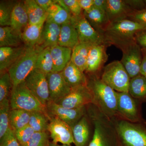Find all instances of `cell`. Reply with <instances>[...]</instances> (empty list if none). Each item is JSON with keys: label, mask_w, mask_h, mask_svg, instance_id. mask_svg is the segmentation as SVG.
I'll return each mask as SVG.
<instances>
[{"label": "cell", "mask_w": 146, "mask_h": 146, "mask_svg": "<svg viewBox=\"0 0 146 146\" xmlns=\"http://www.w3.org/2000/svg\"><path fill=\"white\" fill-rule=\"evenodd\" d=\"M87 78V86L93 96L92 104L108 119L117 117V94L96 74Z\"/></svg>", "instance_id": "obj_1"}, {"label": "cell", "mask_w": 146, "mask_h": 146, "mask_svg": "<svg viewBox=\"0 0 146 146\" xmlns=\"http://www.w3.org/2000/svg\"><path fill=\"white\" fill-rule=\"evenodd\" d=\"M146 29L141 24L129 19H124L110 23L103 33L107 44L117 47L136 41V33Z\"/></svg>", "instance_id": "obj_2"}, {"label": "cell", "mask_w": 146, "mask_h": 146, "mask_svg": "<svg viewBox=\"0 0 146 146\" xmlns=\"http://www.w3.org/2000/svg\"><path fill=\"white\" fill-rule=\"evenodd\" d=\"M88 112L94 127L93 138L88 146H112L113 141L118 136L112 120L94 105Z\"/></svg>", "instance_id": "obj_3"}, {"label": "cell", "mask_w": 146, "mask_h": 146, "mask_svg": "<svg viewBox=\"0 0 146 146\" xmlns=\"http://www.w3.org/2000/svg\"><path fill=\"white\" fill-rule=\"evenodd\" d=\"M119 140L125 146H146V121H128L117 117L112 119Z\"/></svg>", "instance_id": "obj_4"}, {"label": "cell", "mask_w": 146, "mask_h": 146, "mask_svg": "<svg viewBox=\"0 0 146 146\" xmlns=\"http://www.w3.org/2000/svg\"><path fill=\"white\" fill-rule=\"evenodd\" d=\"M43 49L38 45L33 46H27L23 54L7 70L13 86L25 81L28 76L35 69L38 55Z\"/></svg>", "instance_id": "obj_5"}, {"label": "cell", "mask_w": 146, "mask_h": 146, "mask_svg": "<svg viewBox=\"0 0 146 146\" xmlns=\"http://www.w3.org/2000/svg\"><path fill=\"white\" fill-rule=\"evenodd\" d=\"M11 109H20L30 112L39 111L47 114L46 108L34 96L25 81L13 86L10 95Z\"/></svg>", "instance_id": "obj_6"}, {"label": "cell", "mask_w": 146, "mask_h": 146, "mask_svg": "<svg viewBox=\"0 0 146 146\" xmlns=\"http://www.w3.org/2000/svg\"><path fill=\"white\" fill-rule=\"evenodd\" d=\"M101 78L117 92L128 93L131 78L121 61L115 60L108 64Z\"/></svg>", "instance_id": "obj_7"}, {"label": "cell", "mask_w": 146, "mask_h": 146, "mask_svg": "<svg viewBox=\"0 0 146 146\" xmlns=\"http://www.w3.org/2000/svg\"><path fill=\"white\" fill-rule=\"evenodd\" d=\"M117 94L116 117L133 123L138 122L144 119L141 112L142 102L134 99L129 93L117 92Z\"/></svg>", "instance_id": "obj_8"}, {"label": "cell", "mask_w": 146, "mask_h": 146, "mask_svg": "<svg viewBox=\"0 0 146 146\" xmlns=\"http://www.w3.org/2000/svg\"><path fill=\"white\" fill-rule=\"evenodd\" d=\"M123 56L121 62L131 78L140 74L143 54L141 47L136 41L124 44L118 47Z\"/></svg>", "instance_id": "obj_9"}, {"label": "cell", "mask_w": 146, "mask_h": 146, "mask_svg": "<svg viewBox=\"0 0 146 146\" xmlns=\"http://www.w3.org/2000/svg\"><path fill=\"white\" fill-rule=\"evenodd\" d=\"M25 82L32 94L46 107L50 101L46 74L42 71L35 69L28 76Z\"/></svg>", "instance_id": "obj_10"}, {"label": "cell", "mask_w": 146, "mask_h": 146, "mask_svg": "<svg viewBox=\"0 0 146 146\" xmlns=\"http://www.w3.org/2000/svg\"><path fill=\"white\" fill-rule=\"evenodd\" d=\"M46 108L47 115L49 118L59 119L72 128L86 115V106L69 109L51 101L48 102Z\"/></svg>", "instance_id": "obj_11"}, {"label": "cell", "mask_w": 146, "mask_h": 146, "mask_svg": "<svg viewBox=\"0 0 146 146\" xmlns=\"http://www.w3.org/2000/svg\"><path fill=\"white\" fill-rule=\"evenodd\" d=\"M71 23L77 32L80 43H90L94 45L107 44L103 35L92 27L83 13L79 16H72Z\"/></svg>", "instance_id": "obj_12"}, {"label": "cell", "mask_w": 146, "mask_h": 146, "mask_svg": "<svg viewBox=\"0 0 146 146\" xmlns=\"http://www.w3.org/2000/svg\"><path fill=\"white\" fill-rule=\"evenodd\" d=\"M93 96L87 85L72 88L70 92L56 103L69 109H74L92 104Z\"/></svg>", "instance_id": "obj_13"}, {"label": "cell", "mask_w": 146, "mask_h": 146, "mask_svg": "<svg viewBox=\"0 0 146 146\" xmlns=\"http://www.w3.org/2000/svg\"><path fill=\"white\" fill-rule=\"evenodd\" d=\"M48 131L54 143H60L69 145L74 143L72 127L59 119L49 118Z\"/></svg>", "instance_id": "obj_14"}, {"label": "cell", "mask_w": 146, "mask_h": 146, "mask_svg": "<svg viewBox=\"0 0 146 146\" xmlns=\"http://www.w3.org/2000/svg\"><path fill=\"white\" fill-rule=\"evenodd\" d=\"M49 92V101L56 103L66 96L71 90L63 78L61 72L47 74Z\"/></svg>", "instance_id": "obj_15"}, {"label": "cell", "mask_w": 146, "mask_h": 146, "mask_svg": "<svg viewBox=\"0 0 146 146\" xmlns=\"http://www.w3.org/2000/svg\"><path fill=\"white\" fill-rule=\"evenodd\" d=\"M106 44L94 45L89 50L85 72L90 74H96L101 69L108 58Z\"/></svg>", "instance_id": "obj_16"}, {"label": "cell", "mask_w": 146, "mask_h": 146, "mask_svg": "<svg viewBox=\"0 0 146 146\" xmlns=\"http://www.w3.org/2000/svg\"><path fill=\"white\" fill-rule=\"evenodd\" d=\"M133 11L124 0H106V13L110 23L127 18Z\"/></svg>", "instance_id": "obj_17"}, {"label": "cell", "mask_w": 146, "mask_h": 146, "mask_svg": "<svg viewBox=\"0 0 146 146\" xmlns=\"http://www.w3.org/2000/svg\"><path fill=\"white\" fill-rule=\"evenodd\" d=\"M60 27L58 24L46 21L37 45L43 49L58 45Z\"/></svg>", "instance_id": "obj_18"}, {"label": "cell", "mask_w": 146, "mask_h": 146, "mask_svg": "<svg viewBox=\"0 0 146 146\" xmlns=\"http://www.w3.org/2000/svg\"><path fill=\"white\" fill-rule=\"evenodd\" d=\"M24 45L17 47H2L0 48V71L1 74L8 70L26 48Z\"/></svg>", "instance_id": "obj_19"}, {"label": "cell", "mask_w": 146, "mask_h": 146, "mask_svg": "<svg viewBox=\"0 0 146 146\" xmlns=\"http://www.w3.org/2000/svg\"><path fill=\"white\" fill-rule=\"evenodd\" d=\"M61 72L65 81L71 89L87 84V78L84 72L71 60Z\"/></svg>", "instance_id": "obj_20"}, {"label": "cell", "mask_w": 146, "mask_h": 146, "mask_svg": "<svg viewBox=\"0 0 146 146\" xmlns=\"http://www.w3.org/2000/svg\"><path fill=\"white\" fill-rule=\"evenodd\" d=\"M29 23L28 16L24 1L17 2L12 11L10 27L21 35Z\"/></svg>", "instance_id": "obj_21"}, {"label": "cell", "mask_w": 146, "mask_h": 146, "mask_svg": "<svg viewBox=\"0 0 146 146\" xmlns=\"http://www.w3.org/2000/svg\"><path fill=\"white\" fill-rule=\"evenodd\" d=\"M72 50L58 45L50 47L53 67L52 72H61L71 60Z\"/></svg>", "instance_id": "obj_22"}, {"label": "cell", "mask_w": 146, "mask_h": 146, "mask_svg": "<svg viewBox=\"0 0 146 146\" xmlns=\"http://www.w3.org/2000/svg\"><path fill=\"white\" fill-rule=\"evenodd\" d=\"M83 14L90 25L97 31L103 35L104 33L110 24L106 13L94 7Z\"/></svg>", "instance_id": "obj_23"}, {"label": "cell", "mask_w": 146, "mask_h": 146, "mask_svg": "<svg viewBox=\"0 0 146 146\" xmlns=\"http://www.w3.org/2000/svg\"><path fill=\"white\" fill-rule=\"evenodd\" d=\"M79 43L77 32L71 22L61 25L58 45L72 50Z\"/></svg>", "instance_id": "obj_24"}, {"label": "cell", "mask_w": 146, "mask_h": 146, "mask_svg": "<svg viewBox=\"0 0 146 146\" xmlns=\"http://www.w3.org/2000/svg\"><path fill=\"white\" fill-rule=\"evenodd\" d=\"M73 135L76 146H85L89 140L90 128L86 114L72 128Z\"/></svg>", "instance_id": "obj_25"}, {"label": "cell", "mask_w": 146, "mask_h": 146, "mask_svg": "<svg viewBox=\"0 0 146 146\" xmlns=\"http://www.w3.org/2000/svg\"><path fill=\"white\" fill-rule=\"evenodd\" d=\"M94 44L88 43H79L72 49L71 61L84 72L89 50Z\"/></svg>", "instance_id": "obj_26"}, {"label": "cell", "mask_w": 146, "mask_h": 146, "mask_svg": "<svg viewBox=\"0 0 146 146\" xmlns=\"http://www.w3.org/2000/svg\"><path fill=\"white\" fill-rule=\"evenodd\" d=\"M129 94L134 99L146 102V78L140 74L131 78Z\"/></svg>", "instance_id": "obj_27"}, {"label": "cell", "mask_w": 146, "mask_h": 146, "mask_svg": "<svg viewBox=\"0 0 146 146\" xmlns=\"http://www.w3.org/2000/svg\"><path fill=\"white\" fill-rule=\"evenodd\" d=\"M23 43L21 35L11 27H1L0 47H19L23 46Z\"/></svg>", "instance_id": "obj_28"}, {"label": "cell", "mask_w": 146, "mask_h": 146, "mask_svg": "<svg viewBox=\"0 0 146 146\" xmlns=\"http://www.w3.org/2000/svg\"><path fill=\"white\" fill-rule=\"evenodd\" d=\"M29 25H35L46 21L47 13L42 9L34 0L24 1Z\"/></svg>", "instance_id": "obj_29"}, {"label": "cell", "mask_w": 146, "mask_h": 146, "mask_svg": "<svg viewBox=\"0 0 146 146\" xmlns=\"http://www.w3.org/2000/svg\"><path fill=\"white\" fill-rule=\"evenodd\" d=\"M45 22L35 25H28L21 34L24 44L27 46H33L38 44Z\"/></svg>", "instance_id": "obj_30"}, {"label": "cell", "mask_w": 146, "mask_h": 146, "mask_svg": "<svg viewBox=\"0 0 146 146\" xmlns=\"http://www.w3.org/2000/svg\"><path fill=\"white\" fill-rule=\"evenodd\" d=\"M46 21L62 25L71 22L72 15L55 2L47 11Z\"/></svg>", "instance_id": "obj_31"}, {"label": "cell", "mask_w": 146, "mask_h": 146, "mask_svg": "<svg viewBox=\"0 0 146 146\" xmlns=\"http://www.w3.org/2000/svg\"><path fill=\"white\" fill-rule=\"evenodd\" d=\"M31 112L20 109H11L9 122L11 128L15 131L29 125Z\"/></svg>", "instance_id": "obj_32"}, {"label": "cell", "mask_w": 146, "mask_h": 146, "mask_svg": "<svg viewBox=\"0 0 146 146\" xmlns=\"http://www.w3.org/2000/svg\"><path fill=\"white\" fill-rule=\"evenodd\" d=\"M49 118L46 114L39 111L31 112L29 125L35 132L48 131Z\"/></svg>", "instance_id": "obj_33"}, {"label": "cell", "mask_w": 146, "mask_h": 146, "mask_svg": "<svg viewBox=\"0 0 146 146\" xmlns=\"http://www.w3.org/2000/svg\"><path fill=\"white\" fill-rule=\"evenodd\" d=\"M53 67L50 47H47L43 49L38 55L35 69H38L47 74L52 72Z\"/></svg>", "instance_id": "obj_34"}, {"label": "cell", "mask_w": 146, "mask_h": 146, "mask_svg": "<svg viewBox=\"0 0 146 146\" xmlns=\"http://www.w3.org/2000/svg\"><path fill=\"white\" fill-rule=\"evenodd\" d=\"M10 100L6 99L0 102V138H2L10 128Z\"/></svg>", "instance_id": "obj_35"}, {"label": "cell", "mask_w": 146, "mask_h": 146, "mask_svg": "<svg viewBox=\"0 0 146 146\" xmlns=\"http://www.w3.org/2000/svg\"><path fill=\"white\" fill-rule=\"evenodd\" d=\"M16 2L1 1L0 3V25L1 27H10L12 11Z\"/></svg>", "instance_id": "obj_36"}, {"label": "cell", "mask_w": 146, "mask_h": 146, "mask_svg": "<svg viewBox=\"0 0 146 146\" xmlns=\"http://www.w3.org/2000/svg\"><path fill=\"white\" fill-rule=\"evenodd\" d=\"M12 80L8 71L1 74L0 78V102L8 99L13 89Z\"/></svg>", "instance_id": "obj_37"}, {"label": "cell", "mask_w": 146, "mask_h": 146, "mask_svg": "<svg viewBox=\"0 0 146 146\" xmlns=\"http://www.w3.org/2000/svg\"><path fill=\"white\" fill-rule=\"evenodd\" d=\"M49 143L48 131L35 132L24 146H49Z\"/></svg>", "instance_id": "obj_38"}, {"label": "cell", "mask_w": 146, "mask_h": 146, "mask_svg": "<svg viewBox=\"0 0 146 146\" xmlns=\"http://www.w3.org/2000/svg\"><path fill=\"white\" fill-rule=\"evenodd\" d=\"M14 132L17 140L21 146H25L35 132L32 128L29 125Z\"/></svg>", "instance_id": "obj_39"}, {"label": "cell", "mask_w": 146, "mask_h": 146, "mask_svg": "<svg viewBox=\"0 0 146 146\" xmlns=\"http://www.w3.org/2000/svg\"><path fill=\"white\" fill-rule=\"evenodd\" d=\"M0 139V146H21L15 136L14 131L10 127Z\"/></svg>", "instance_id": "obj_40"}, {"label": "cell", "mask_w": 146, "mask_h": 146, "mask_svg": "<svg viewBox=\"0 0 146 146\" xmlns=\"http://www.w3.org/2000/svg\"><path fill=\"white\" fill-rule=\"evenodd\" d=\"M63 1L69 9L72 16H79L83 13V10L78 0H64Z\"/></svg>", "instance_id": "obj_41"}, {"label": "cell", "mask_w": 146, "mask_h": 146, "mask_svg": "<svg viewBox=\"0 0 146 146\" xmlns=\"http://www.w3.org/2000/svg\"><path fill=\"white\" fill-rule=\"evenodd\" d=\"M127 19L137 22L146 29V9L139 11H133L129 14Z\"/></svg>", "instance_id": "obj_42"}, {"label": "cell", "mask_w": 146, "mask_h": 146, "mask_svg": "<svg viewBox=\"0 0 146 146\" xmlns=\"http://www.w3.org/2000/svg\"><path fill=\"white\" fill-rule=\"evenodd\" d=\"M125 2L133 11H139L145 9V0H124Z\"/></svg>", "instance_id": "obj_43"}, {"label": "cell", "mask_w": 146, "mask_h": 146, "mask_svg": "<svg viewBox=\"0 0 146 146\" xmlns=\"http://www.w3.org/2000/svg\"><path fill=\"white\" fill-rule=\"evenodd\" d=\"M136 41L140 47L146 49V30L141 31L136 33Z\"/></svg>", "instance_id": "obj_44"}, {"label": "cell", "mask_w": 146, "mask_h": 146, "mask_svg": "<svg viewBox=\"0 0 146 146\" xmlns=\"http://www.w3.org/2000/svg\"><path fill=\"white\" fill-rule=\"evenodd\" d=\"M83 11H87L94 7V0H78Z\"/></svg>", "instance_id": "obj_45"}, {"label": "cell", "mask_w": 146, "mask_h": 146, "mask_svg": "<svg viewBox=\"0 0 146 146\" xmlns=\"http://www.w3.org/2000/svg\"><path fill=\"white\" fill-rule=\"evenodd\" d=\"M35 2L46 12L53 4L54 3V1L53 0H35Z\"/></svg>", "instance_id": "obj_46"}, {"label": "cell", "mask_w": 146, "mask_h": 146, "mask_svg": "<svg viewBox=\"0 0 146 146\" xmlns=\"http://www.w3.org/2000/svg\"><path fill=\"white\" fill-rule=\"evenodd\" d=\"M142 51L143 58L140 70V74L146 78V49H143Z\"/></svg>", "instance_id": "obj_47"}, {"label": "cell", "mask_w": 146, "mask_h": 146, "mask_svg": "<svg viewBox=\"0 0 146 146\" xmlns=\"http://www.w3.org/2000/svg\"><path fill=\"white\" fill-rule=\"evenodd\" d=\"M94 7L106 13V0H94Z\"/></svg>", "instance_id": "obj_48"}, {"label": "cell", "mask_w": 146, "mask_h": 146, "mask_svg": "<svg viewBox=\"0 0 146 146\" xmlns=\"http://www.w3.org/2000/svg\"><path fill=\"white\" fill-rule=\"evenodd\" d=\"M49 146H71V145H59L58 144L54 143L52 142H50Z\"/></svg>", "instance_id": "obj_49"}, {"label": "cell", "mask_w": 146, "mask_h": 146, "mask_svg": "<svg viewBox=\"0 0 146 146\" xmlns=\"http://www.w3.org/2000/svg\"><path fill=\"white\" fill-rule=\"evenodd\" d=\"M145 9H146V0H145Z\"/></svg>", "instance_id": "obj_50"}]
</instances>
